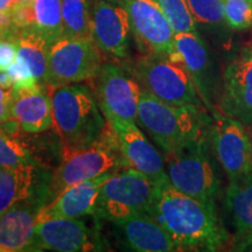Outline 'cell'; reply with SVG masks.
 Masks as SVG:
<instances>
[{
	"mask_svg": "<svg viewBox=\"0 0 252 252\" xmlns=\"http://www.w3.org/2000/svg\"><path fill=\"white\" fill-rule=\"evenodd\" d=\"M14 41L17 45V55L27 62L35 80L40 84L43 83L50 43L31 27L19 30Z\"/></svg>",
	"mask_w": 252,
	"mask_h": 252,
	"instance_id": "obj_23",
	"label": "cell"
},
{
	"mask_svg": "<svg viewBox=\"0 0 252 252\" xmlns=\"http://www.w3.org/2000/svg\"><path fill=\"white\" fill-rule=\"evenodd\" d=\"M132 74L141 89L171 105L201 106L193 78L180 56L149 54L135 62Z\"/></svg>",
	"mask_w": 252,
	"mask_h": 252,
	"instance_id": "obj_5",
	"label": "cell"
},
{
	"mask_svg": "<svg viewBox=\"0 0 252 252\" xmlns=\"http://www.w3.org/2000/svg\"><path fill=\"white\" fill-rule=\"evenodd\" d=\"M220 102L223 115L244 125L252 124V50L234 60L225 69Z\"/></svg>",
	"mask_w": 252,
	"mask_h": 252,
	"instance_id": "obj_15",
	"label": "cell"
},
{
	"mask_svg": "<svg viewBox=\"0 0 252 252\" xmlns=\"http://www.w3.org/2000/svg\"><path fill=\"white\" fill-rule=\"evenodd\" d=\"M174 34L195 31V20L187 0H159Z\"/></svg>",
	"mask_w": 252,
	"mask_h": 252,
	"instance_id": "obj_27",
	"label": "cell"
},
{
	"mask_svg": "<svg viewBox=\"0 0 252 252\" xmlns=\"http://www.w3.org/2000/svg\"><path fill=\"white\" fill-rule=\"evenodd\" d=\"M115 131L125 166L140 172L154 185L169 184L163 157L133 121L109 123Z\"/></svg>",
	"mask_w": 252,
	"mask_h": 252,
	"instance_id": "obj_13",
	"label": "cell"
},
{
	"mask_svg": "<svg viewBox=\"0 0 252 252\" xmlns=\"http://www.w3.org/2000/svg\"><path fill=\"white\" fill-rule=\"evenodd\" d=\"M12 100V91H5L0 87V102H11Z\"/></svg>",
	"mask_w": 252,
	"mask_h": 252,
	"instance_id": "obj_34",
	"label": "cell"
},
{
	"mask_svg": "<svg viewBox=\"0 0 252 252\" xmlns=\"http://www.w3.org/2000/svg\"><path fill=\"white\" fill-rule=\"evenodd\" d=\"M53 125L61 138L64 153L83 150L96 143L108 127L94 91L71 83L49 88Z\"/></svg>",
	"mask_w": 252,
	"mask_h": 252,
	"instance_id": "obj_2",
	"label": "cell"
},
{
	"mask_svg": "<svg viewBox=\"0 0 252 252\" xmlns=\"http://www.w3.org/2000/svg\"><path fill=\"white\" fill-rule=\"evenodd\" d=\"M37 210L26 201L0 215V252L33 251Z\"/></svg>",
	"mask_w": 252,
	"mask_h": 252,
	"instance_id": "obj_20",
	"label": "cell"
},
{
	"mask_svg": "<svg viewBox=\"0 0 252 252\" xmlns=\"http://www.w3.org/2000/svg\"><path fill=\"white\" fill-rule=\"evenodd\" d=\"M104 1L112 2V4H121V5H123V0H104Z\"/></svg>",
	"mask_w": 252,
	"mask_h": 252,
	"instance_id": "obj_37",
	"label": "cell"
},
{
	"mask_svg": "<svg viewBox=\"0 0 252 252\" xmlns=\"http://www.w3.org/2000/svg\"><path fill=\"white\" fill-rule=\"evenodd\" d=\"M117 239L127 250L137 252L180 251L172 236L147 213L113 222Z\"/></svg>",
	"mask_w": 252,
	"mask_h": 252,
	"instance_id": "obj_16",
	"label": "cell"
},
{
	"mask_svg": "<svg viewBox=\"0 0 252 252\" xmlns=\"http://www.w3.org/2000/svg\"><path fill=\"white\" fill-rule=\"evenodd\" d=\"M6 70L13 81V90L12 91L34 90L41 87V84L34 77L30 65L20 56L17 55L14 62Z\"/></svg>",
	"mask_w": 252,
	"mask_h": 252,
	"instance_id": "obj_30",
	"label": "cell"
},
{
	"mask_svg": "<svg viewBox=\"0 0 252 252\" xmlns=\"http://www.w3.org/2000/svg\"><path fill=\"white\" fill-rule=\"evenodd\" d=\"M42 182L37 166L0 165V215L15 204L31 201Z\"/></svg>",
	"mask_w": 252,
	"mask_h": 252,
	"instance_id": "obj_21",
	"label": "cell"
},
{
	"mask_svg": "<svg viewBox=\"0 0 252 252\" xmlns=\"http://www.w3.org/2000/svg\"><path fill=\"white\" fill-rule=\"evenodd\" d=\"M208 138L229 184L252 174V141L243 123L214 111Z\"/></svg>",
	"mask_w": 252,
	"mask_h": 252,
	"instance_id": "obj_9",
	"label": "cell"
},
{
	"mask_svg": "<svg viewBox=\"0 0 252 252\" xmlns=\"http://www.w3.org/2000/svg\"><path fill=\"white\" fill-rule=\"evenodd\" d=\"M102 64L91 37L61 35L49 46L43 83L48 88L93 80Z\"/></svg>",
	"mask_w": 252,
	"mask_h": 252,
	"instance_id": "obj_8",
	"label": "cell"
},
{
	"mask_svg": "<svg viewBox=\"0 0 252 252\" xmlns=\"http://www.w3.org/2000/svg\"><path fill=\"white\" fill-rule=\"evenodd\" d=\"M0 87L5 91L13 90V81H12L7 70H0Z\"/></svg>",
	"mask_w": 252,
	"mask_h": 252,
	"instance_id": "obj_33",
	"label": "cell"
},
{
	"mask_svg": "<svg viewBox=\"0 0 252 252\" xmlns=\"http://www.w3.org/2000/svg\"><path fill=\"white\" fill-rule=\"evenodd\" d=\"M90 30L99 52L118 59L127 56L131 26L124 5L94 0Z\"/></svg>",
	"mask_w": 252,
	"mask_h": 252,
	"instance_id": "obj_14",
	"label": "cell"
},
{
	"mask_svg": "<svg viewBox=\"0 0 252 252\" xmlns=\"http://www.w3.org/2000/svg\"><path fill=\"white\" fill-rule=\"evenodd\" d=\"M149 214L172 236L180 251H219L231 241L217 217L216 206L188 196L169 184L157 186Z\"/></svg>",
	"mask_w": 252,
	"mask_h": 252,
	"instance_id": "obj_1",
	"label": "cell"
},
{
	"mask_svg": "<svg viewBox=\"0 0 252 252\" xmlns=\"http://www.w3.org/2000/svg\"><path fill=\"white\" fill-rule=\"evenodd\" d=\"M17 58V45L15 41L0 40V70H6Z\"/></svg>",
	"mask_w": 252,
	"mask_h": 252,
	"instance_id": "obj_31",
	"label": "cell"
},
{
	"mask_svg": "<svg viewBox=\"0 0 252 252\" xmlns=\"http://www.w3.org/2000/svg\"><path fill=\"white\" fill-rule=\"evenodd\" d=\"M210 121L202 106L171 105L141 89L137 122L163 153L207 138Z\"/></svg>",
	"mask_w": 252,
	"mask_h": 252,
	"instance_id": "obj_3",
	"label": "cell"
},
{
	"mask_svg": "<svg viewBox=\"0 0 252 252\" xmlns=\"http://www.w3.org/2000/svg\"><path fill=\"white\" fill-rule=\"evenodd\" d=\"M94 80V96L106 122H137L141 87L113 63H102Z\"/></svg>",
	"mask_w": 252,
	"mask_h": 252,
	"instance_id": "obj_10",
	"label": "cell"
},
{
	"mask_svg": "<svg viewBox=\"0 0 252 252\" xmlns=\"http://www.w3.org/2000/svg\"><path fill=\"white\" fill-rule=\"evenodd\" d=\"M0 165L7 167L37 166V161L31 151L9 134L8 131L0 130Z\"/></svg>",
	"mask_w": 252,
	"mask_h": 252,
	"instance_id": "obj_26",
	"label": "cell"
},
{
	"mask_svg": "<svg viewBox=\"0 0 252 252\" xmlns=\"http://www.w3.org/2000/svg\"><path fill=\"white\" fill-rule=\"evenodd\" d=\"M157 185L147 176L130 167L113 172L100 187L97 219L117 222L135 214L150 212Z\"/></svg>",
	"mask_w": 252,
	"mask_h": 252,
	"instance_id": "obj_7",
	"label": "cell"
},
{
	"mask_svg": "<svg viewBox=\"0 0 252 252\" xmlns=\"http://www.w3.org/2000/svg\"><path fill=\"white\" fill-rule=\"evenodd\" d=\"M126 168L115 131L108 123V127L96 143L83 150L64 153V159L49 181L50 198L80 182L97 176Z\"/></svg>",
	"mask_w": 252,
	"mask_h": 252,
	"instance_id": "obj_6",
	"label": "cell"
},
{
	"mask_svg": "<svg viewBox=\"0 0 252 252\" xmlns=\"http://www.w3.org/2000/svg\"><path fill=\"white\" fill-rule=\"evenodd\" d=\"M13 0H0V12L9 11L12 7Z\"/></svg>",
	"mask_w": 252,
	"mask_h": 252,
	"instance_id": "obj_35",
	"label": "cell"
},
{
	"mask_svg": "<svg viewBox=\"0 0 252 252\" xmlns=\"http://www.w3.org/2000/svg\"><path fill=\"white\" fill-rule=\"evenodd\" d=\"M33 26L52 45L62 35L61 0H33Z\"/></svg>",
	"mask_w": 252,
	"mask_h": 252,
	"instance_id": "obj_24",
	"label": "cell"
},
{
	"mask_svg": "<svg viewBox=\"0 0 252 252\" xmlns=\"http://www.w3.org/2000/svg\"><path fill=\"white\" fill-rule=\"evenodd\" d=\"M224 20L234 30L252 26V0H223Z\"/></svg>",
	"mask_w": 252,
	"mask_h": 252,
	"instance_id": "obj_29",
	"label": "cell"
},
{
	"mask_svg": "<svg viewBox=\"0 0 252 252\" xmlns=\"http://www.w3.org/2000/svg\"><path fill=\"white\" fill-rule=\"evenodd\" d=\"M98 231L78 219L37 220L33 251L86 252L106 250Z\"/></svg>",
	"mask_w": 252,
	"mask_h": 252,
	"instance_id": "obj_11",
	"label": "cell"
},
{
	"mask_svg": "<svg viewBox=\"0 0 252 252\" xmlns=\"http://www.w3.org/2000/svg\"><path fill=\"white\" fill-rule=\"evenodd\" d=\"M32 2H33V0H13V2H12V6L27 5V4H32Z\"/></svg>",
	"mask_w": 252,
	"mask_h": 252,
	"instance_id": "obj_36",
	"label": "cell"
},
{
	"mask_svg": "<svg viewBox=\"0 0 252 252\" xmlns=\"http://www.w3.org/2000/svg\"><path fill=\"white\" fill-rule=\"evenodd\" d=\"M112 173H105L91 180L65 188L37 210V220L49 219H81L94 215L100 187Z\"/></svg>",
	"mask_w": 252,
	"mask_h": 252,
	"instance_id": "obj_17",
	"label": "cell"
},
{
	"mask_svg": "<svg viewBox=\"0 0 252 252\" xmlns=\"http://www.w3.org/2000/svg\"><path fill=\"white\" fill-rule=\"evenodd\" d=\"M187 2L196 23L217 25L224 20L223 0H187Z\"/></svg>",
	"mask_w": 252,
	"mask_h": 252,
	"instance_id": "obj_28",
	"label": "cell"
},
{
	"mask_svg": "<svg viewBox=\"0 0 252 252\" xmlns=\"http://www.w3.org/2000/svg\"><path fill=\"white\" fill-rule=\"evenodd\" d=\"M169 185L201 202L215 206L220 179L209 154V138L163 153Z\"/></svg>",
	"mask_w": 252,
	"mask_h": 252,
	"instance_id": "obj_4",
	"label": "cell"
},
{
	"mask_svg": "<svg viewBox=\"0 0 252 252\" xmlns=\"http://www.w3.org/2000/svg\"><path fill=\"white\" fill-rule=\"evenodd\" d=\"M11 121L27 133H40L53 126L52 100L49 90L12 91Z\"/></svg>",
	"mask_w": 252,
	"mask_h": 252,
	"instance_id": "obj_19",
	"label": "cell"
},
{
	"mask_svg": "<svg viewBox=\"0 0 252 252\" xmlns=\"http://www.w3.org/2000/svg\"><path fill=\"white\" fill-rule=\"evenodd\" d=\"M174 50L193 78L200 98L214 112L215 110L210 103L212 61L204 41L196 31L178 33L174 35Z\"/></svg>",
	"mask_w": 252,
	"mask_h": 252,
	"instance_id": "obj_18",
	"label": "cell"
},
{
	"mask_svg": "<svg viewBox=\"0 0 252 252\" xmlns=\"http://www.w3.org/2000/svg\"><path fill=\"white\" fill-rule=\"evenodd\" d=\"M225 203L236 229L232 249L252 250V174L229 184Z\"/></svg>",
	"mask_w": 252,
	"mask_h": 252,
	"instance_id": "obj_22",
	"label": "cell"
},
{
	"mask_svg": "<svg viewBox=\"0 0 252 252\" xmlns=\"http://www.w3.org/2000/svg\"><path fill=\"white\" fill-rule=\"evenodd\" d=\"M62 35L91 37L90 0H61Z\"/></svg>",
	"mask_w": 252,
	"mask_h": 252,
	"instance_id": "obj_25",
	"label": "cell"
},
{
	"mask_svg": "<svg viewBox=\"0 0 252 252\" xmlns=\"http://www.w3.org/2000/svg\"><path fill=\"white\" fill-rule=\"evenodd\" d=\"M2 39V35H1V33H0V40H1Z\"/></svg>",
	"mask_w": 252,
	"mask_h": 252,
	"instance_id": "obj_38",
	"label": "cell"
},
{
	"mask_svg": "<svg viewBox=\"0 0 252 252\" xmlns=\"http://www.w3.org/2000/svg\"><path fill=\"white\" fill-rule=\"evenodd\" d=\"M11 122V102H0V124Z\"/></svg>",
	"mask_w": 252,
	"mask_h": 252,
	"instance_id": "obj_32",
	"label": "cell"
},
{
	"mask_svg": "<svg viewBox=\"0 0 252 252\" xmlns=\"http://www.w3.org/2000/svg\"><path fill=\"white\" fill-rule=\"evenodd\" d=\"M128 14L131 32L150 54H172L174 32L159 0H123Z\"/></svg>",
	"mask_w": 252,
	"mask_h": 252,
	"instance_id": "obj_12",
	"label": "cell"
}]
</instances>
